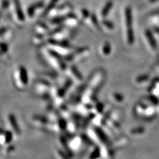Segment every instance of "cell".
Returning <instances> with one entry per match:
<instances>
[{"label":"cell","instance_id":"cell-1","mask_svg":"<svg viewBox=\"0 0 159 159\" xmlns=\"http://www.w3.org/2000/svg\"><path fill=\"white\" fill-rule=\"evenodd\" d=\"M14 80L15 86L19 90H23L29 82L27 70L25 67L20 66L14 74Z\"/></svg>","mask_w":159,"mask_h":159},{"label":"cell","instance_id":"cell-2","mask_svg":"<svg viewBox=\"0 0 159 159\" xmlns=\"http://www.w3.org/2000/svg\"><path fill=\"white\" fill-rule=\"evenodd\" d=\"M67 73L69 74L70 79L72 80L80 82L83 80V77L80 72L78 69L75 66H71L69 69L67 70Z\"/></svg>","mask_w":159,"mask_h":159},{"label":"cell","instance_id":"cell-3","mask_svg":"<svg viewBox=\"0 0 159 159\" xmlns=\"http://www.w3.org/2000/svg\"><path fill=\"white\" fill-rule=\"evenodd\" d=\"M7 121H8V123H9V124L11 129H12L14 133H15L16 135H20V133H21V131H20L19 125L18 123V121H17L15 116L13 114H12V113H10V114H9L7 116Z\"/></svg>","mask_w":159,"mask_h":159},{"label":"cell","instance_id":"cell-4","mask_svg":"<svg viewBox=\"0 0 159 159\" xmlns=\"http://www.w3.org/2000/svg\"><path fill=\"white\" fill-rule=\"evenodd\" d=\"M125 22L127 30L133 29V16L131 8L130 7H127L125 9Z\"/></svg>","mask_w":159,"mask_h":159},{"label":"cell","instance_id":"cell-5","mask_svg":"<svg viewBox=\"0 0 159 159\" xmlns=\"http://www.w3.org/2000/svg\"><path fill=\"white\" fill-rule=\"evenodd\" d=\"M83 141L82 137H75L69 142V146L71 150H77L80 147Z\"/></svg>","mask_w":159,"mask_h":159},{"label":"cell","instance_id":"cell-6","mask_svg":"<svg viewBox=\"0 0 159 159\" xmlns=\"http://www.w3.org/2000/svg\"><path fill=\"white\" fill-rule=\"evenodd\" d=\"M43 5H44V4L41 1L37 2L35 4L31 5V6L28 8V11H27L28 15H29V17H33L34 13H35V10L36 9H39V8L42 7Z\"/></svg>","mask_w":159,"mask_h":159},{"label":"cell","instance_id":"cell-7","mask_svg":"<svg viewBox=\"0 0 159 159\" xmlns=\"http://www.w3.org/2000/svg\"><path fill=\"white\" fill-rule=\"evenodd\" d=\"M15 1V9H16V12H17V15H18V17L20 21H23L25 19V16L23 12L22 11V8L20 5V4L18 0H14Z\"/></svg>","mask_w":159,"mask_h":159},{"label":"cell","instance_id":"cell-8","mask_svg":"<svg viewBox=\"0 0 159 159\" xmlns=\"http://www.w3.org/2000/svg\"><path fill=\"white\" fill-rule=\"evenodd\" d=\"M113 7V2L112 1H108L105 5L104 7L103 8V9H102L101 11V15L103 17H106L107 16V14L109 13L110 9H112Z\"/></svg>","mask_w":159,"mask_h":159},{"label":"cell","instance_id":"cell-9","mask_svg":"<svg viewBox=\"0 0 159 159\" xmlns=\"http://www.w3.org/2000/svg\"><path fill=\"white\" fill-rule=\"evenodd\" d=\"M58 1V0H51L50 2L49 3V5H48L47 7L46 8V9H45L44 12L43 13V15L45 16L47 15V14L49 12V11L53 9V8L55 6V5L56 4V3H57V1Z\"/></svg>","mask_w":159,"mask_h":159},{"label":"cell","instance_id":"cell-10","mask_svg":"<svg viewBox=\"0 0 159 159\" xmlns=\"http://www.w3.org/2000/svg\"><path fill=\"white\" fill-rule=\"evenodd\" d=\"M146 36H147V39H148V40L149 41L150 44H151L152 47H156V42H155V39L153 38L152 33H151V32H150V31H146Z\"/></svg>","mask_w":159,"mask_h":159},{"label":"cell","instance_id":"cell-11","mask_svg":"<svg viewBox=\"0 0 159 159\" xmlns=\"http://www.w3.org/2000/svg\"><path fill=\"white\" fill-rule=\"evenodd\" d=\"M102 51L105 55H109L110 51H111V45L108 42H106L103 46V49H102Z\"/></svg>","mask_w":159,"mask_h":159},{"label":"cell","instance_id":"cell-12","mask_svg":"<svg viewBox=\"0 0 159 159\" xmlns=\"http://www.w3.org/2000/svg\"><path fill=\"white\" fill-rule=\"evenodd\" d=\"M67 18L66 17H57V18H55L51 20V23L53 24H59L63 22L65 19Z\"/></svg>","mask_w":159,"mask_h":159},{"label":"cell","instance_id":"cell-13","mask_svg":"<svg viewBox=\"0 0 159 159\" xmlns=\"http://www.w3.org/2000/svg\"><path fill=\"white\" fill-rule=\"evenodd\" d=\"M8 50V47L7 44L5 43H0V55H3V54H5Z\"/></svg>","mask_w":159,"mask_h":159},{"label":"cell","instance_id":"cell-14","mask_svg":"<svg viewBox=\"0 0 159 159\" xmlns=\"http://www.w3.org/2000/svg\"><path fill=\"white\" fill-rule=\"evenodd\" d=\"M102 23H103V24L105 26L109 29H113L114 28V25H113V23L112 21H108V20H103Z\"/></svg>","mask_w":159,"mask_h":159},{"label":"cell","instance_id":"cell-15","mask_svg":"<svg viewBox=\"0 0 159 159\" xmlns=\"http://www.w3.org/2000/svg\"><path fill=\"white\" fill-rule=\"evenodd\" d=\"M15 150V147L13 145H9L4 149V153L5 155H9Z\"/></svg>","mask_w":159,"mask_h":159},{"label":"cell","instance_id":"cell-16","mask_svg":"<svg viewBox=\"0 0 159 159\" xmlns=\"http://www.w3.org/2000/svg\"><path fill=\"white\" fill-rule=\"evenodd\" d=\"M99 149L98 148H96L92 152V154L90 155V159H97L99 157Z\"/></svg>","mask_w":159,"mask_h":159},{"label":"cell","instance_id":"cell-17","mask_svg":"<svg viewBox=\"0 0 159 159\" xmlns=\"http://www.w3.org/2000/svg\"><path fill=\"white\" fill-rule=\"evenodd\" d=\"M91 19H92V23L93 24H94V25H96V27H99V23H98V19H97V18H96L94 14L91 15Z\"/></svg>","mask_w":159,"mask_h":159},{"label":"cell","instance_id":"cell-18","mask_svg":"<svg viewBox=\"0 0 159 159\" xmlns=\"http://www.w3.org/2000/svg\"><path fill=\"white\" fill-rule=\"evenodd\" d=\"M82 15H83L84 18H87L90 16V12L87 9H82Z\"/></svg>","mask_w":159,"mask_h":159},{"label":"cell","instance_id":"cell-19","mask_svg":"<svg viewBox=\"0 0 159 159\" xmlns=\"http://www.w3.org/2000/svg\"><path fill=\"white\" fill-rule=\"evenodd\" d=\"M66 18H72V19H75L76 17V15H74V14H73V13H69V15H68L66 16Z\"/></svg>","mask_w":159,"mask_h":159},{"label":"cell","instance_id":"cell-20","mask_svg":"<svg viewBox=\"0 0 159 159\" xmlns=\"http://www.w3.org/2000/svg\"><path fill=\"white\" fill-rule=\"evenodd\" d=\"M2 5H3V7H4V8H6L8 6V1H7V0H4V1H3Z\"/></svg>","mask_w":159,"mask_h":159},{"label":"cell","instance_id":"cell-21","mask_svg":"<svg viewBox=\"0 0 159 159\" xmlns=\"http://www.w3.org/2000/svg\"><path fill=\"white\" fill-rule=\"evenodd\" d=\"M6 31H7L6 28H1V29H0V35H2Z\"/></svg>","mask_w":159,"mask_h":159},{"label":"cell","instance_id":"cell-22","mask_svg":"<svg viewBox=\"0 0 159 159\" xmlns=\"http://www.w3.org/2000/svg\"><path fill=\"white\" fill-rule=\"evenodd\" d=\"M159 0H150V2H157V1H158Z\"/></svg>","mask_w":159,"mask_h":159}]
</instances>
